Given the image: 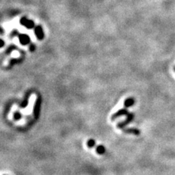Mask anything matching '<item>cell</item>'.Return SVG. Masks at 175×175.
Masks as SVG:
<instances>
[{"label":"cell","instance_id":"1","mask_svg":"<svg viewBox=\"0 0 175 175\" xmlns=\"http://www.w3.org/2000/svg\"><path fill=\"white\" fill-rule=\"evenodd\" d=\"M134 113L129 112V114L127 115V117H126V120H125L123 122H120V123L117 125V126H118L120 129H123V127H125L126 126H127L129 123H130L131 122L134 120Z\"/></svg>","mask_w":175,"mask_h":175},{"label":"cell","instance_id":"2","mask_svg":"<svg viewBox=\"0 0 175 175\" xmlns=\"http://www.w3.org/2000/svg\"><path fill=\"white\" fill-rule=\"evenodd\" d=\"M21 23L28 28H31L34 26V23L32 21L28 20V19L25 17L22 18L21 19Z\"/></svg>","mask_w":175,"mask_h":175},{"label":"cell","instance_id":"3","mask_svg":"<svg viewBox=\"0 0 175 175\" xmlns=\"http://www.w3.org/2000/svg\"><path fill=\"white\" fill-rule=\"evenodd\" d=\"M129 113V111H128L126 108H124V109H120V110H119L117 112H115L112 116V120H115V118H117V117H120V116L126 115H127Z\"/></svg>","mask_w":175,"mask_h":175},{"label":"cell","instance_id":"4","mask_svg":"<svg viewBox=\"0 0 175 175\" xmlns=\"http://www.w3.org/2000/svg\"><path fill=\"white\" fill-rule=\"evenodd\" d=\"M34 33H35L36 36L39 40H43L44 38V33L43 31V28L40 26H37L34 28Z\"/></svg>","mask_w":175,"mask_h":175},{"label":"cell","instance_id":"5","mask_svg":"<svg viewBox=\"0 0 175 175\" xmlns=\"http://www.w3.org/2000/svg\"><path fill=\"white\" fill-rule=\"evenodd\" d=\"M19 40L22 45H28L30 43V38L27 34H20L19 35Z\"/></svg>","mask_w":175,"mask_h":175},{"label":"cell","instance_id":"6","mask_svg":"<svg viewBox=\"0 0 175 175\" xmlns=\"http://www.w3.org/2000/svg\"><path fill=\"white\" fill-rule=\"evenodd\" d=\"M136 101H135V99L133 97H129L127 98V99L125 100L124 102V106L126 108H129L130 107H132L133 105L135 104Z\"/></svg>","mask_w":175,"mask_h":175},{"label":"cell","instance_id":"7","mask_svg":"<svg viewBox=\"0 0 175 175\" xmlns=\"http://www.w3.org/2000/svg\"><path fill=\"white\" fill-rule=\"evenodd\" d=\"M124 131H125V132L131 133V134H135V135H139V134H140V131L139 130H138L137 129H133V128H131V129H124Z\"/></svg>","mask_w":175,"mask_h":175},{"label":"cell","instance_id":"8","mask_svg":"<svg viewBox=\"0 0 175 175\" xmlns=\"http://www.w3.org/2000/svg\"><path fill=\"white\" fill-rule=\"evenodd\" d=\"M40 99H38V100L37 101V102H36L35 106H34V115L37 114V113L39 112V110H40Z\"/></svg>","mask_w":175,"mask_h":175},{"label":"cell","instance_id":"9","mask_svg":"<svg viewBox=\"0 0 175 175\" xmlns=\"http://www.w3.org/2000/svg\"><path fill=\"white\" fill-rule=\"evenodd\" d=\"M98 152H99V154H102L105 152V148L103 147V146H99V147L98 148Z\"/></svg>","mask_w":175,"mask_h":175},{"label":"cell","instance_id":"10","mask_svg":"<svg viewBox=\"0 0 175 175\" xmlns=\"http://www.w3.org/2000/svg\"><path fill=\"white\" fill-rule=\"evenodd\" d=\"M29 49H30V51H34V50H35V46H34V45H31V46H30Z\"/></svg>","mask_w":175,"mask_h":175},{"label":"cell","instance_id":"11","mask_svg":"<svg viewBox=\"0 0 175 175\" xmlns=\"http://www.w3.org/2000/svg\"><path fill=\"white\" fill-rule=\"evenodd\" d=\"M20 116H21V115L19 114V113H16V114H15V118L19 119L20 118Z\"/></svg>","mask_w":175,"mask_h":175},{"label":"cell","instance_id":"12","mask_svg":"<svg viewBox=\"0 0 175 175\" xmlns=\"http://www.w3.org/2000/svg\"><path fill=\"white\" fill-rule=\"evenodd\" d=\"M4 41H3L2 40H0V48H2V47L4 46Z\"/></svg>","mask_w":175,"mask_h":175},{"label":"cell","instance_id":"13","mask_svg":"<svg viewBox=\"0 0 175 175\" xmlns=\"http://www.w3.org/2000/svg\"><path fill=\"white\" fill-rule=\"evenodd\" d=\"M0 33H3V29L0 27Z\"/></svg>","mask_w":175,"mask_h":175},{"label":"cell","instance_id":"14","mask_svg":"<svg viewBox=\"0 0 175 175\" xmlns=\"http://www.w3.org/2000/svg\"><path fill=\"white\" fill-rule=\"evenodd\" d=\"M174 72H175V66H174Z\"/></svg>","mask_w":175,"mask_h":175}]
</instances>
